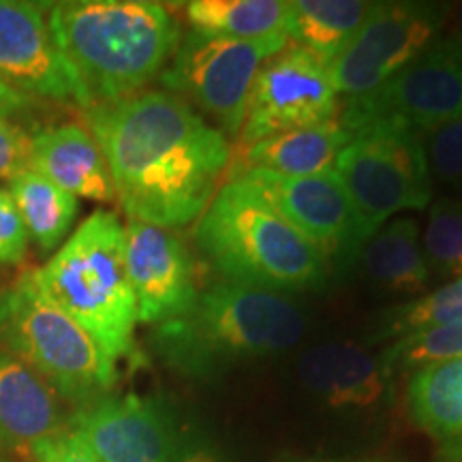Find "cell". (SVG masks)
<instances>
[{
  "label": "cell",
  "instance_id": "cell-1",
  "mask_svg": "<svg viewBox=\"0 0 462 462\" xmlns=\"http://www.w3.org/2000/svg\"><path fill=\"white\" fill-rule=\"evenodd\" d=\"M114 193L131 221L184 227L206 212L229 170L223 131L182 97L146 90L88 109Z\"/></svg>",
  "mask_w": 462,
  "mask_h": 462
},
{
  "label": "cell",
  "instance_id": "cell-2",
  "mask_svg": "<svg viewBox=\"0 0 462 462\" xmlns=\"http://www.w3.org/2000/svg\"><path fill=\"white\" fill-rule=\"evenodd\" d=\"M56 45L88 109L137 95L180 43L170 11L152 0H71L50 7Z\"/></svg>",
  "mask_w": 462,
  "mask_h": 462
},
{
  "label": "cell",
  "instance_id": "cell-3",
  "mask_svg": "<svg viewBox=\"0 0 462 462\" xmlns=\"http://www.w3.org/2000/svg\"><path fill=\"white\" fill-rule=\"evenodd\" d=\"M195 242L208 262L238 285L285 293L310 291L328 281L326 257L240 176L217 190Z\"/></svg>",
  "mask_w": 462,
  "mask_h": 462
},
{
  "label": "cell",
  "instance_id": "cell-4",
  "mask_svg": "<svg viewBox=\"0 0 462 462\" xmlns=\"http://www.w3.org/2000/svg\"><path fill=\"white\" fill-rule=\"evenodd\" d=\"M304 313L282 293L223 281L199 293L189 313L159 330V346L190 377L210 379L238 364L300 343Z\"/></svg>",
  "mask_w": 462,
  "mask_h": 462
},
{
  "label": "cell",
  "instance_id": "cell-5",
  "mask_svg": "<svg viewBox=\"0 0 462 462\" xmlns=\"http://www.w3.org/2000/svg\"><path fill=\"white\" fill-rule=\"evenodd\" d=\"M31 273L37 287L88 332L116 368L133 354L137 304L118 217L92 212L43 268Z\"/></svg>",
  "mask_w": 462,
  "mask_h": 462
},
{
  "label": "cell",
  "instance_id": "cell-6",
  "mask_svg": "<svg viewBox=\"0 0 462 462\" xmlns=\"http://www.w3.org/2000/svg\"><path fill=\"white\" fill-rule=\"evenodd\" d=\"M0 345L71 401H90L118 379V368L88 332L37 287L32 273L0 293Z\"/></svg>",
  "mask_w": 462,
  "mask_h": 462
},
{
  "label": "cell",
  "instance_id": "cell-7",
  "mask_svg": "<svg viewBox=\"0 0 462 462\" xmlns=\"http://www.w3.org/2000/svg\"><path fill=\"white\" fill-rule=\"evenodd\" d=\"M334 171L349 195L360 246L409 210H424L432 199V176L424 150V133L402 125H366L349 131Z\"/></svg>",
  "mask_w": 462,
  "mask_h": 462
},
{
  "label": "cell",
  "instance_id": "cell-8",
  "mask_svg": "<svg viewBox=\"0 0 462 462\" xmlns=\"http://www.w3.org/2000/svg\"><path fill=\"white\" fill-rule=\"evenodd\" d=\"M287 42L285 32L263 42L189 32L173 51L171 65L161 73V82L173 95L198 103L221 125L223 135L238 137L259 71L265 60L287 48Z\"/></svg>",
  "mask_w": 462,
  "mask_h": 462
},
{
  "label": "cell",
  "instance_id": "cell-9",
  "mask_svg": "<svg viewBox=\"0 0 462 462\" xmlns=\"http://www.w3.org/2000/svg\"><path fill=\"white\" fill-rule=\"evenodd\" d=\"M462 116V45L437 39L371 95L349 99L338 120L346 131L366 125H402L429 133Z\"/></svg>",
  "mask_w": 462,
  "mask_h": 462
},
{
  "label": "cell",
  "instance_id": "cell-10",
  "mask_svg": "<svg viewBox=\"0 0 462 462\" xmlns=\"http://www.w3.org/2000/svg\"><path fill=\"white\" fill-rule=\"evenodd\" d=\"M446 7L432 3H374L346 48L328 67L337 95H371L437 42Z\"/></svg>",
  "mask_w": 462,
  "mask_h": 462
},
{
  "label": "cell",
  "instance_id": "cell-11",
  "mask_svg": "<svg viewBox=\"0 0 462 462\" xmlns=\"http://www.w3.org/2000/svg\"><path fill=\"white\" fill-rule=\"evenodd\" d=\"M338 106L328 67L306 50L287 43L285 50L265 60L253 84L238 148L276 133L332 123L340 116Z\"/></svg>",
  "mask_w": 462,
  "mask_h": 462
},
{
  "label": "cell",
  "instance_id": "cell-12",
  "mask_svg": "<svg viewBox=\"0 0 462 462\" xmlns=\"http://www.w3.org/2000/svg\"><path fill=\"white\" fill-rule=\"evenodd\" d=\"M238 176L251 182L328 263L345 270L360 259L354 208L337 171L289 178L268 170H246Z\"/></svg>",
  "mask_w": 462,
  "mask_h": 462
},
{
  "label": "cell",
  "instance_id": "cell-13",
  "mask_svg": "<svg viewBox=\"0 0 462 462\" xmlns=\"http://www.w3.org/2000/svg\"><path fill=\"white\" fill-rule=\"evenodd\" d=\"M125 263L140 323L163 326L178 319L199 296L193 257L171 229L126 223Z\"/></svg>",
  "mask_w": 462,
  "mask_h": 462
},
{
  "label": "cell",
  "instance_id": "cell-14",
  "mask_svg": "<svg viewBox=\"0 0 462 462\" xmlns=\"http://www.w3.org/2000/svg\"><path fill=\"white\" fill-rule=\"evenodd\" d=\"M0 78L22 95L73 101L88 109V99L58 50L42 5L0 0Z\"/></svg>",
  "mask_w": 462,
  "mask_h": 462
},
{
  "label": "cell",
  "instance_id": "cell-15",
  "mask_svg": "<svg viewBox=\"0 0 462 462\" xmlns=\"http://www.w3.org/2000/svg\"><path fill=\"white\" fill-rule=\"evenodd\" d=\"M78 432L101 462H173L178 441L159 402L137 394L109 396L73 418Z\"/></svg>",
  "mask_w": 462,
  "mask_h": 462
},
{
  "label": "cell",
  "instance_id": "cell-16",
  "mask_svg": "<svg viewBox=\"0 0 462 462\" xmlns=\"http://www.w3.org/2000/svg\"><path fill=\"white\" fill-rule=\"evenodd\" d=\"M304 388L330 409H373L388 396L394 371L379 354L345 340L321 343L298 362Z\"/></svg>",
  "mask_w": 462,
  "mask_h": 462
},
{
  "label": "cell",
  "instance_id": "cell-17",
  "mask_svg": "<svg viewBox=\"0 0 462 462\" xmlns=\"http://www.w3.org/2000/svg\"><path fill=\"white\" fill-rule=\"evenodd\" d=\"M31 170L39 171L73 198L112 201V178L99 143L79 125H60L32 137Z\"/></svg>",
  "mask_w": 462,
  "mask_h": 462
},
{
  "label": "cell",
  "instance_id": "cell-18",
  "mask_svg": "<svg viewBox=\"0 0 462 462\" xmlns=\"http://www.w3.org/2000/svg\"><path fill=\"white\" fill-rule=\"evenodd\" d=\"M62 429L54 390L0 345V437L31 448Z\"/></svg>",
  "mask_w": 462,
  "mask_h": 462
},
{
  "label": "cell",
  "instance_id": "cell-19",
  "mask_svg": "<svg viewBox=\"0 0 462 462\" xmlns=\"http://www.w3.org/2000/svg\"><path fill=\"white\" fill-rule=\"evenodd\" d=\"M407 404L441 462H462V357L418 368L409 379Z\"/></svg>",
  "mask_w": 462,
  "mask_h": 462
},
{
  "label": "cell",
  "instance_id": "cell-20",
  "mask_svg": "<svg viewBox=\"0 0 462 462\" xmlns=\"http://www.w3.org/2000/svg\"><path fill=\"white\" fill-rule=\"evenodd\" d=\"M349 140L351 133L338 118L310 129L276 133L242 148L234 171L236 176L246 170H268L289 178L315 176L332 170Z\"/></svg>",
  "mask_w": 462,
  "mask_h": 462
},
{
  "label": "cell",
  "instance_id": "cell-21",
  "mask_svg": "<svg viewBox=\"0 0 462 462\" xmlns=\"http://www.w3.org/2000/svg\"><path fill=\"white\" fill-rule=\"evenodd\" d=\"M364 274L381 291L396 296H415L430 282L420 242V225L411 217H398L385 223L360 253Z\"/></svg>",
  "mask_w": 462,
  "mask_h": 462
},
{
  "label": "cell",
  "instance_id": "cell-22",
  "mask_svg": "<svg viewBox=\"0 0 462 462\" xmlns=\"http://www.w3.org/2000/svg\"><path fill=\"white\" fill-rule=\"evenodd\" d=\"M373 7L374 3L364 0H289L285 34L296 42L293 45L330 67L360 31Z\"/></svg>",
  "mask_w": 462,
  "mask_h": 462
},
{
  "label": "cell",
  "instance_id": "cell-23",
  "mask_svg": "<svg viewBox=\"0 0 462 462\" xmlns=\"http://www.w3.org/2000/svg\"><path fill=\"white\" fill-rule=\"evenodd\" d=\"M193 32L238 42H263L285 32L282 0H193L184 5Z\"/></svg>",
  "mask_w": 462,
  "mask_h": 462
},
{
  "label": "cell",
  "instance_id": "cell-24",
  "mask_svg": "<svg viewBox=\"0 0 462 462\" xmlns=\"http://www.w3.org/2000/svg\"><path fill=\"white\" fill-rule=\"evenodd\" d=\"M9 195L20 212L28 238L43 253L65 240L78 217V198L56 187L39 171L26 170L9 180Z\"/></svg>",
  "mask_w": 462,
  "mask_h": 462
},
{
  "label": "cell",
  "instance_id": "cell-25",
  "mask_svg": "<svg viewBox=\"0 0 462 462\" xmlns=\"http://www.w3.org/2000/svg\"><path fill=\"white\" fill-rule=\"evenodd\" d=\"M462 323V279L449 281L411 302L383 310L374 338H401L404 334L435 330Z\"/></svg>",
  "mask_w": 462,
  "mask_h": 462
},
{
  "label": "cell",
  "instance_id": "cell-26",
  "mask_svg": "<svg viewBox=\"0 0 462 462\" xmlns=\"http://www.w3.org/2000/svg\"><path fill=\"white\" fill-rule=\"evenodd\" d=\"M430 273L448 281L462 279V201L439 199L429 212L421 242Z\"/></svg>",
  "mask_w": 462,
  "mask_h": 462
},
{
  "label": "cell",
  "instance_id": "cell-27",
  "mask_svg": "<svg viewBox=\"0 0 462 462\" xmlns=\"http://www.w3.org/2000/svg\"><path fill=\"white\" fill-rule=\"evenodd\" d=\"M392 371L398 368H418L430 364L460 360L462 357V323L435 330L404 334L379 354Z\"/></svg>",
  "mask_w": 462,
  "mask_h": 462
},
{
  "label": "cell",
  "instance_id": "cell-28",
  "mask_svg": "<svg viewBox=\"0 0 462 462\" xmlns=\"http://www.w3.org/2000/svg\"><path fill=\"white\" fill-rule=\"evenodd\" d=\"M424 150L430 176L462 190V116L424 133Z\"/></svg>",
  "mask_w": 462,
  "mask_h": 462
},
{
  "label": "cell",
  "instance_id": "cell-29",
  "mask_svg": "<svg viewBox=\"0 0 462 462\" xmlns=\"http://www.w3.org/2000/svg\"><path fill=\"white\" fill-rule=\"evenodd\" d=\"M28 234L9 190L0 189V263L15 265L26 257Z\"/></svg>",
  "mask_w": 462,
  "mask_h": 462
},
{
  "label": "cell",
  "instance_id": "cell-30",
  "mask_svg": "<svg viewBox=\"0 0 462 462\" xmlns=\"http://www.w3.org/2000/svg\"><path fill=\"white\" fill-rule=\"evenodd\" d=\"M34 462H101L78 432L62 429L31 446Z\"/></svg>",
  "mask_w": 462,
  "mask_h": 462
},
{
  "label": "cell",
  "instance_id": "cell-31",
  "mask_svg": "<svg viewBox=\"0 0 462 462\" xmlns=\"http://www.w3.org/2000/svg\"><path fill=\"white\" fill-rule=\"evenodd\" d=\"M31 146L32 137L9 118H0V178L14 180L17 173L31 170Z\"/></svg>",
  "mask_w": 462,
  "mask_h": 462
},
{
  "label": "cell",
  "instance_id": "cell-32",
  "mask_svg": "<svg viewBox=\"0 0 462 462\" xmlns=\"http://www.w3.org/2000/svg\"><path fill=\"white\" fill-rule=\"evenodd\" d=\"M173 462H229L221 454L215 443H210L208 439L201 437H184L182 441H178L176 448V458Z\"/></svg>",
  "mask_w": 462,
  "mask_h": 462
},
{
  "label": "cell",
  "instance_id": "cell-33",
  "mask_svg": "<svg viewBox=\"0 0 462 462\" xmlns=\"http://www.w3.org/2000/svg\"><path fill=\"white\" fill-rule=\"evenodd\" d=\"M0 103H3L5 107H9L14 114H17L24 107H28V97L22 95L20 90H15L14 86H9L3 78H0Z\"/></svg>",
  "mask_w": 462,
  "mask_h": 462
},
{
  "label": "cell",
  "instance_id": "cell-34",
  "mask_svg": "<svg viewBox=\"0 0 462 462\" xmlns=\"http://www.w3.org/2000/svg\"><path fill=\"white\" fill-rule=\"evenodd\" d=\"M454 37H456V42H458V43L462 45V5H460V9H458V22H456V32H454Z\"/></svg>",
  "mask_w": 462,
  "mask_h": 462
},
{
  "label": "cell",
  "instance_id": "cell-35",
  "mask_svg": "<svg viewBox=\"0 0 462 462\" xmlns=\"http://www.w3.org/2000/svg\"><path fill=\"white\" fill-rule=\"evenodd\" d=\"M298 462H362V460H298Z\"/></svg>",
  "mask_w": 462,
  "mask_h": 462
}]
</instances>
